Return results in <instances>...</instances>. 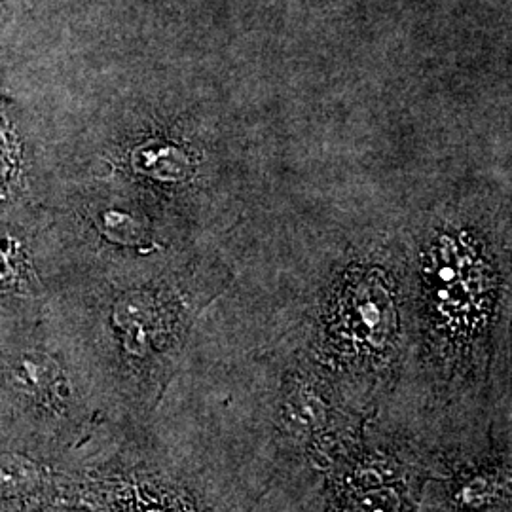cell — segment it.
<instances>
[{"label":"cell","instance_id":"cell-1","mask_svg":"<svg viewBox=\"0 0 512 512\" xmlns=\"http://www.w3.org/2000/svg\"><path fill=\"white\" fill-rule=\"evenodd\" d=\"M274 476L219 421H200L173 450L139 446L82 484L93 512H255Z\"/></svg>","mask_w":512,"mask_h":512},{"label":"cell","instance_id":"cell-2","mask_svg":"<svg viewBox=\"0 0 512 512\" xmlns=\"http://www.w3.org/2000/svg\"><path fill=\"white\" fill-rule=\"evenodd\" d=\"M429 461L374 421L348 456L317 480L308 499L319 512H420Z\"/></svg>","mask_w":512,"mask_h":512},{"label":"cell","instance_id":"cell-3","mask_svg":"<svg viewBox=\"0 0 512 512\" xmlns=\"http://www.w3.org/2000/svg\"><path fill=\"white\" fill-rule=\"evenodd\" d=\"M511 433L484 452L429 467L420 512H511Z\"/></svg>","mask_w":512,"mask_h":512},{"label":"cell","instance_id":"cell-4","mask_svg":"<svg viewBox=\"0 0 512 512\" xmlns=\"http://www.w3.org/2000/svg\"><path fill=\"white\" fill-rule=\"evenodd\" d=\"M42 484V471L33 461L0 454V501L35 492Z\"/></svg>","mask_w":512,"mask_h":512},{"label":"cell","instance_id":"cell-5","mask_svg":"<svg viewBox=\"0 0 512 512\" xmlns=\"http://www.w3.org/2000/svg\"><path fill=\"white\" fill-rule=\"evenodd\" d=\"M18 382L23 389L29 391H54L57 376H54L52 368L48 370V365L38 361H27L19 370Z\"/></svg>","mask_w":512,"mask_h":512}]
</instances>
